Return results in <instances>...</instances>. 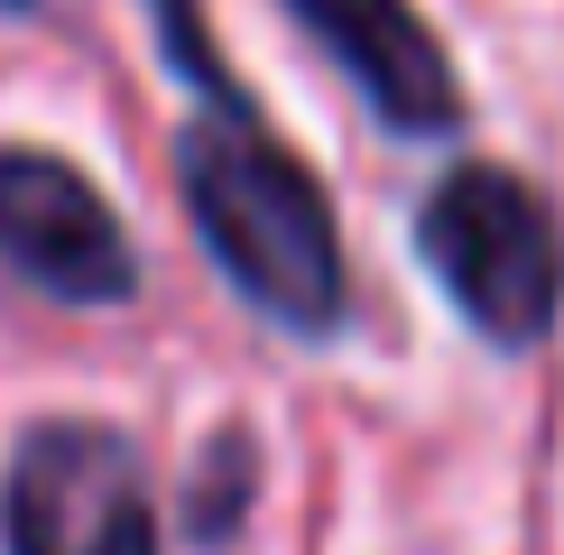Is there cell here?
Returning a JSON list of instances; mask_svg holds the SVG:
<instances>
[{"instance_id":"1","label":"cell","mask_w":564,"mask_h":555,"mask_svg":"<svg viewBox=\"0 0 564 555\" xmlns=\"http://www.w3.org/2000/svg\"><path fill=\"white\" fill-rule=\"evenodd\" d=\"M158 29H167V65L195 84V111L176 130V195H185L195 241L278 334L324 342L343 324V231L315 167L223 75L195 0H158Z\"/></svg>"},{"instance_id":"2","label":"cell","mask_w":564,"mask_h":555,"mask_svg":"<svg viewBox=\"0 0 564 555\" xmlns=\"http://www.w3.org/2000/svg\"><path fill=\"white\" fill-rule=\"evenodd\" d=\"M416 250L481 342L528 352L564 315V231L519 167H454L416 204Z\"/></svg>"},{"instance_id":"3","label":"cell","mask_w":564,"mask_h":555,"mask_svg":"<svg viewBox=\"0 0 564 555\" xmlns=\"http://www.w3.org/2000/svg\"><path fill=\"white\" fill-rule=\"evenodd\" d=\"M0 546L10 555H158L149 481L130 435L93 416H46L0 472Z\"/></svg>"},{"instance_id":"4","label":"cell","mask_w":564,"mask_h":555,"mask_svg":"<svg viewBox=\"0 0 564 555\" xmlns=\"http://www.w3.org/2000/svg\"><path fill=\"white\" fill-rule=\"evenodd\" d=\"M0 260L56 306H121L139 296V250L84 167L46 149H0Z\"/></svg>"},{"instance_id":"5","label":"cell","mask_w":564,"mask_h":555,"mask_svg":"<svg viewBox=\"0 0 564 555\" xmlns=\"http://www.w3.org/2000/svg\"><path fill=\"white\" fill-rule=\"evenodd\" d=\"M288 19L343 65V84L389 130H454L463 121V75L435 46V29L416 19V0H288Z\"/></svg>"}]
</instances>
